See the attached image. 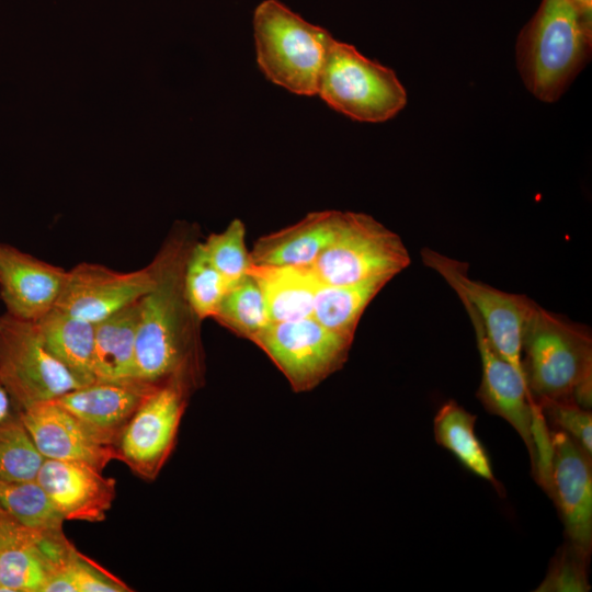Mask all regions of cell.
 <instances>
[{
  "instance_id": "6da1fadb",
  "label": "cell",
  "mask_w": 592,
  "mask_h": 592,
  "mask_svg": "<svg viewBox=\"0 0 592 592\" xmlns=\"http://www.w3.org/2000/svg\"><path fill=\"white\" fill-rule=\"evenodd\" d=\"M190 249L169 242L150 263L155 285L140 299L134 377L155 386L174 382L191 391L200 377V355L191 325L196 316L184 291Z\"/></svg>"
},
{
  "instance_id": "7a4b0ae2",
  "label": "cell",
  "mask_w": 592,
  "mask_h": 592,
  "mask_svg": "<svg viewBox=\"0 0 592 592\" xmlns=\"http://www.w3.org/2000/svg\"><path fill=\"white\" fill-rule=\"evenodd\" d=\"M522 365L536 403H592V338L589 328L536 304L523 332Z\"/></svg>"
},
{
  "instance_id": "3957f363",
  "label": "cell",
  "mask_w": 592,
  "mask_h": 592,
  "mask_svg": "<svg viewBox=\"0 0 592 592\" xmlns=\"http://www.w3.org/2000/svg\"><path fill=\"white\" fill-rule=\"evenodd\" d=\"M591 39V20L571 0H543L516 45L528 91L540 101H557L587 62Z\"/></svg>"
},
{
  "instance_id": "277c9868",
  "label": "cell",
  "mask_w": 592,
  "mask_h": 592,
  "mask_svg": "<svg viewBox=\"0 0 592 592\" xmlns=\"http://www.w3.org/2000/svg\"><path fill=\"white\" fill-rule=\"evenodd\" d=\"M257 61L273 83L299 95L318 93L330 33L304 20L278 0H264L253 13Z\"/></svg>"
},
{
  "instance_id": "5b68a950",
  "label": "cell",
  "mask_w": 592,
  "mask_h": 592,
  "mask_svg": "<svg viewBox=\"0 0 592 592\" xmlns=\"http://www.w3.org/2000/svg\"><path fill=\"white\" fill-rule=\"evenodd\" d=\"M401 238L369 215L341 212L337 230L316 260L307 265L320 284L354 285L392 280L409 266Z\"/></svg>"
},
{
  "instance_id": "8992f818",
  "label": "cell",
  "mask_w": 592,
  "mask_h": 592,
  "mask_svg": "<svg viewBox=\"0 0 592 592\" xmlns=\"http://www.w3.org/2000/svg\"><path fill=\"white\" fill-rule=\"evenodd\" d=\"M317 94L337 112L365 123L386 122L407 104V92L390 68L335 39L329 48Z\"/></svg>"
},
{
  "instance_id": "52a82bcc",
  "label": "cell",
  "mask_w": 592,
  "mask_h": 592,
  "mask_svg": "<svg viewBox=\"0 0 592 592\" xmlns=\"http://www.w3.org/2000/svg\"><path fill=\"white\" fill-rule=\"evenodd\" d=\"M0 383L16 411L84 385L44 344L34 321L0 316Z\"/></svg>"
},
{
  "instance_id": "ba28073f",
  "label": "cell",
  "mask_w": 592,
  "mask_h": 592,
  "mask_svg": "<svg viewBox=\"0 0 592 592\" xmlns=\"http://www.w3.org/2000/svg\"><path fill=\"white\" fill-rule=\"evenodd\" d=\"M420 254L423 263L445 280L460 301L475 309L496 352L525 378L522 365L523 332L536 303L525 295L503 292L471 280L465 262L428 248Z\"/></svg>"
},
{
  "instance_id": "9c48e42d",
  "label": "cell",
  "mask_w": 592,
  "mask_h": 592,
  "mask_svg": "<svg viewBox=\"0 0 592 592\" xmlns=\"http://www.w3.org/2000/svg\"><path fill=\"white\" fill-rule=\"evenodd\" d=\"M274 362L295 391H306L345 362L352 341L312 317L270 322L250 339Z\"/></svg>"
},
{
  "instance_id": "30bf717a",
  "label": "cell",
  "mask_w": 592,
  "mask_h": 592,
  "mask_svg": "<svg viewBox=\"0 0 592 592\" xmlns=\"http://www.w3.org/2000/svg\"><path fill=\"white\" fill-rule=\"evenodd\" d=\"M190 392L174 382L157 386L124 428L116 443L118 460L139 478L155 480L170 457Z\"/></svg>"
},
{
  "instance_id": "8fae6325",
  "label": "cell",
  "mask_w": 592,
  "mask_h": 592,
  "mask_svg": "<svg viewBox=\"0 0 592 592\" xmlns=\"http://www.w3.org/2000/svg\"><path fill=\"white\" fill-rule=\"evenodd\" d=\"M462 304L474 328L481 360V382L477 398L489 413L501 417L512 425L523 440L533 466L534 443L547 439L549 428L524 376L496 352L475 309L464 301Z\"/></svg>"
},
{
  "instance_id": "7c38bea8",
  "label": "cell",
  "mask_w": 592,
  "mask_h": 592,
  "mask_svg": "<svg viewBox=\"0 0 592 592\" xmlns=\"http://www.w3.org/2000/svg\"><path fill=\"white\" fill-rule=\"evenodd\" d=\"M549 431L551 454L547 494L559 511L566 540L590 557L592 456L565 432L553 428H549Z\"/></svg>"
},
{
  "instance_id": "4fadbf2b",
  "label": "cell",
  "mask_w": 592,
  "mask_h": 592,
  "mask_svg": "<svg viewBox=\"0 0 592 592\" xmlns=\"http://www.w3.org/2000/svg\"><path fill=\"white\" fill-rule=\"evenodd\" d=\"M75 550L64 533L27 528L0 509V591L43 592Z\"/></svg>"
},
{
  "instance_id": "5bb4252c",
  "label": "cell",
  "mask_w": 592,
  "mask_h": 592,
  "mask_svg": "<svg viewBox=\"0 0 592 592\" xmlns=\"http://www.w3.org/2000/svg\"><path fill=\"white\" fill-rule=\"evenodd\" d=\"M153 285L150 264L118 272L102 264L81 262L67 270L55 307L95 325L144 297Z\"/></svg>"
},
{
  "instance_id": "9a60e30c",
  "label": "cell",
  "mask_w": 592,
  "mask_h": 592,
  "mask_svg": "<svg viewBox=\"0 0 592 592\" xmlns=\"http://www.w3.org/2000/svg\"><path fill=\"white\" fill-rule=\"evenodd\" d=\"M19 415L45 458L77 460L99 470L119 459L115 446L104 443L56 400L34 403Z\"/></svg>"
},
{
  "instance_id": "2e32d148",
  "label": "cell",
  "mask_w": 592,
  "mask_h": 592,
  "mask_svg": "<svg viewBox=\"0 0 592 592\" xmlns=\"http://www.w3.org/2000/svg\"><path fill=\"white\" fill-rule=\"evenodd\" d=\"M67 270L0 243V296L7 314L35 321L56 306Z\"/></svg>"
},
{
  "instance_id": "e0dca14e",
  "label": "cell",
  "mask_w": 592,
  "mask_h": 592,
  "mask_svg": "<svg viewBox=\"0 0 592 592\" xmlns=\"http://www.w3.org/2000/svg\"><path fill=\"white\" fill-rule=\"evenodd\" d=\"M65 521L101 522L116 496V481L77 460L45 458L36 477Z\"/></svg>"
},
{
  "instance_id": "ac0fdd59",
  "label": "cell",
  "mask_w": 592,
  "mask_h": 592,
  "mask_svg": "<svg viewBox=\"0 0 592 592\" xmlns=\"http://www.w3.org/2000/svg\"><path fill=\"white\" fill-rule=\"evenodd\" d=\"M156 387L138 379L94 380L54 400L83 422L104 443L116 447L124 428Z\"/></svg>"
},
{
  "instance_id": "d6986e66",
  "label": "cell",
  "mask_w": 592,
  "mask_h": 592,
  "mask_svg": "<svg viewBox=\"0 0 592 592\" xmlns=\"http://www.w3.org/2000/svg\"><path fill=\"white\" fill-rule=\"evenodd\" d=\"M340 217V210L314 212L292 226L260 237L249 252L251 263L311 264L332 239Z\"/></svg>"
},
{
  "instance_id": "ffe728a7",
  "label": "cell",
  "mask_w": 592,
  "mask_h": 592,
  "mask_svg": "<svg viewBox=\"0 0 592 592\" xmlns=\"http://www.w3.org/2000/svg\"><path fill=\"white\" fill-rule=\"evenodd\" d=\"M248 274L262 291L271 322L312 316L319 282L307 266L251 263Z\"/></svg>"
},
{
  "instance_id": "44dd1931",
  "label": "cell",
  "mask_w": 592,
  "mask_h": 592,
  "mask_svg": "<svg viewBox=\"0 0 592 592\" xmlns=\"http://www.w3.org/2000/svg\"><path fill=\"white\" fill-rule=\"evenodd\" d=\"M140 299L95 323L92 361L94 380L125 382L135 379V350Z\"/></svg>"
},
{
  "instance_id": "7402d4cb",
  "label": "cell",
  "mask_w": 592,
  "mask_h": 592,
  "mask_svg": "<svg viewBox=\"0 0 592 592\" xmlns=\"http://www.w3.org/2000/svg\"><path fill=\"white\" fill-rule=\"evenodd\" d=\"M477 417L455 400H447L433 420L435 442L454 455L459 464L475 476L488 481L499 496L504 488L493 474L489 455L476 434Z\"/></svg>"
},
{
  "instance_id": "603a6c76",
  "label": "cell",
  "mask_w": 592,
  "mask_h": 592,
  "mask_svg": "<svg viewBox=\"0 0 592 592\" xmlns=\"http://www.w3.org/2000/svg\"><path fill=\"white\" fill-rule=\"evenodd\" d=\"M48 351L84 385L92 372L95 325L54 307L34 321Z\"/></svg>"
},
{
  "instance_id": "cb8c5ba5",
  "label": "cell",
  "mask_w": 592,
  "mask_h": 592,
  "mask_svg": "<svg viewBox=\"0 0 592 592\" xmlns=\"http://www.w3.org/2000/svg\"><path fill=\"white\" fill-rule=\"evenodd\" d=\"M388 282L376 278L344 286L319 283L311 317L327 329L353 340L364 310Z\"/></svg>"
},
{
  "instance_id": "d4e9b609",
  "label": "cell",
  "mask_w": 592,
  "mask_h": 592,
  "mask_svg": "<svg viewBox=\"0 0 592 592\" xmlns=\"http://www.w3.org/2000/svg\"><path fill=\"white\" fill-rule=\"evenodd\" d=\"M0 508L21 525L46 534H61L64 516L37 480H0Z\"/></svg>"
},
{
  "instance_id": "484cf974",
  "label": "cell",
  "mask_w": 592,
  "mask_h": 592,
  "mask_svg": "<svg viewBox=\"0 0 592 592\" xmlns=\"http://www.w3.org/2000/svg\"><path fill=\"white\" fill-rule=\"evenodd\" d=\"M213 318L249 340L271 322L262 291L248 273L227 289Z\"/></svg>"
},
{
  "instance_id": "4316f807",
  "label": "cell",
  "mask_w": 592,
  "mask_h": 592,
  "mask_svg": "<svg viewBox=\"0 0 592 592\" xmlns=\"http://www.w3.org/2000/svg\"><path fill=\"white\" fill-rule=\"evenodd\" d=\"M44 460L18 411L0 422V480H35Z\"/></svg>"
},
{
  "instance_id": "83f0119b",
  "label": "cell",
  "mask_w": 592,
  "mask_h": 592,
  "mask_svg": "<svg viewBox=\"0 0 592 592\" xmlns=\"http://www.w3.org/2000/svg\"><path fill=\"white\" fill-rule=\"evenodd\" d=\"M230 286L210 263L202 243L191 247L184 269V291L190 307L198 320L215 316Z\"/></svg>"
},
{
  "instance_id": "f1b7e54d",
  "label": "cell",
  "mask_w": 592,
  "mask_h": 592,
  "mask_svg": "<svg viewBox=\"0 0 592 592\" xmlns=\"http://www.w3.org/2000/svg\"><path fill=\"white\" fill-rule=\"evenodd\" d=\"M121 579L77 549L67 563L46 582L43 592H128Z\"/></svg>"
},
{
  "instance_id": "f546056e",
  "label": "cell",
  "mask_w": 592,
  "mask_h": 592,
  "mask_svg": "<svg viewBox=\"0 0 592 592\" xmlns=\"http://www.w3.org/2000/svg\"><path fill=\"white\" fill-rule=\"evenodd\" d=\"M244 239L243 223L234 219L225 230L201 242L210 263L230 285L247 275L251 264Z\"/></svg>"
},
{
  "instance_id": "4dcf8cb0",
  "label": "cell",
  "mask_w": 592,
  "mask_h": 592,
  "mask_svg": "<svg viewBox=\"0 0 592 592\" xmlns=\"http://www.w3.org/2000/svg\"><path fill=\"white\" fill-rule=\"evenodd\" d=\"M590 557L581 553L569 542H565L556 551L547 573L536 592H587L589 583Z\"/></svg>"
},
{
  "instance_id": "1f68e13d",
  "label": "cell",
  "mask_w": 592,
  "mask_h": 592,
  "mask_svg": "<svg viewBox=\"0 0 592 592\" xmlns=\"http://www.w3.org/2000/svg\"><path fill=\"white\" fill-rule=\"evenodd\" d=\"M549 428L572 437L592 456V413L573 400H543L537 403Z\"/></svg>"
},
{
  "instance_id": "d6a6232c",
  "label": "cell",
  "mask_w": 592,
  "mask_h": 592,
  "mask_svg": "<svg viewBox=\"0 0 592 592\" xmlns=\"http://www.w3.org/2000/svg\"><path fill=\"white\" fill-rule=\"evenodd\" d=\"M13 403L5 388L0 383V422L10 418L15 411H13Z\"/></svg>"
},
{
  "instance_id": "836d02e7",
  "label": "cell",
  "mask_w": 592,
  "mask_h": 592,
  "mask_svg": "<svg viewBox=\"0 0 592 592\" xmlns=\"http://www.w3.org/2000/svg\"><path fill=\"white\" fill-rule=\"evenodd\" d=\"M576 7L591 20L592 15V0H571Z\"/></svg>"
},
{
  "instance_id": "e575fe53",
  "label": "cell",
  "mask_w": 592,
  "mask_h": 592,
  "mask_svg": "<svg viewBox=\"0 0 592 592\" xmlns=\"http://www.w3.org/2000/svg\"><path fill=\"white\" fill-rule=\"evenodd\" d=\"M0 588H1V573H0Z\"/></svg>"
},
{
  "instance_id": "d590c367",
  "label": "cell",
  "mask_w": 592,
  "mask_h": 592,
  "mask_svg": "<svg viewBox=\"0 0 592 592\" xmlns=\"http://www.w3.org/2000/svg\"><path fill=\"white\" fill-rule=\"evenodd\" d=\"M1 509V508H0Z\"/></svg>"
}]
</instances>
